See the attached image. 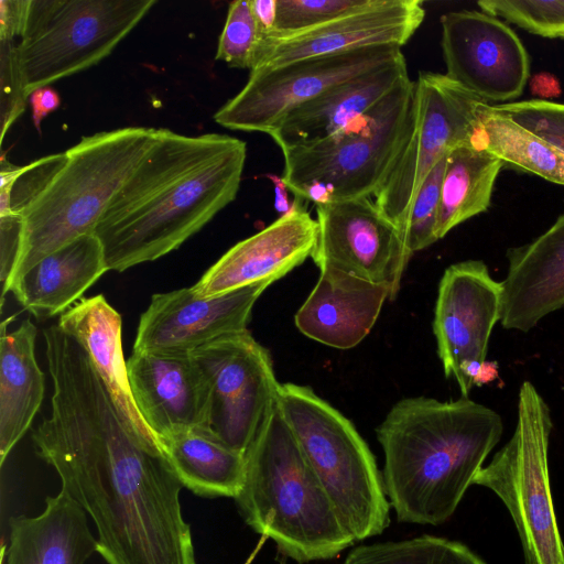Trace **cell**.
Returning <instances> with one entry per match:
<instances>
[{"label": "cell", "mask_w": 564, "mask_h": 564, "mask_svg": "<svg viewBox=\"0 0 564 564\" xmlns=\"http://www.w3.org/2000/svg\"><path fill=\"white\" fill-rule=\"evenodd\" d=\"M491 108L550 142L564 154V104L535 98L491 105Z\"/></svg>", "instance_id": "35"}, {"label": "cell", "mask_w": 564, "mask_h": 564, "mask_svg": "<svg viewBox=\"0 0 564 564\" xmlns=\"http://www.w3.org/2000/svg\"><path fill=\"white\" fill-rule=\"evenodd\" d=\"M262 41L250 8V1H231L218 40L215 58L226 63L229 67L251 70L257 64Z\"/></svg>", "instance_id": "31"}, {"label": "cell", "mask_w": 564, "mask_h": 564, "mask_svg": "<svg viewBox=\"0 0 564 564\" xmlns=\"http://www.w3.org/2000/svg\"><path fill=\"white\" fill-rule=\"evenodd\" d=\"M486 105L445 74L420 72L414 82L411 134L373 194L376 205L402 238L426 176L453 149L471 145Z\"/></svg>", "instance_id": "10"}, {"label": "cell", "mask_w": 564, "mask_h": 564, "mask_svg": "<svg viewBox=\"0 0 564 564\" xmlns=\"http://www.w3.org/2000/svg\"><path fill=\"white\" fill-rule=\"evenodd\" d=\"M530 86L532 93L540 97L538 99L546 100V98H551L560 94V84L557 79L547 73L535 75L532 78Z\"/></svg>", "instance_id": "41"}, {"label": "cell", "mask_w": 564, "mask_h": 564, "mask_svg": "<svg viewBox=\"0 0 564 564\" xmlns=\"http://www.w3.org/2000/svg\"><path fill=\"white\" fill-rule=\"evenodd\" d=\"M258 29L265 40L275 33L276 0H249Z\"/></svg>", "instance_id": "40"}, {"label": "cell", "mask_w": 564, "mask_h": 564, "mask_svg": "<svg viewBox=\"0 0 564 564\" xmlns=\"http://www.w3.org/2000/svg\"><path fill=\"white\" fill-rule=\"evenodd\" d=\"M413 112L414 82L408 77L334 135L283 150L281 181L315 206L373 196L411 134Z\"/></svg>", "instance_id": "6"}, {"label": "cell", "mask_w": 564, "mask_h": 564, "mask_svg": "<svg viewBox=\"0 0 564 564\" xmlns=\"http://www.w3.org/2000/svg\"><path fill=\"white\" fill-rule=\"evenodd\" d=\"M28 6L29 0H0V40L20 39Z\"/></svg>", "instance_id": "38"}, {"label": "cell", "mask_w": 564, "mask_h": 564, "mask_svg": "<svg viewBox=\"0 0 564 564\" xmlns=\"http://www.w3.org/2000/svg\"><path fill=\"white\" fill-rule=\"evenodd\" d=\"M500 324L527 333L564 307V213L532 241L509 248Z\"/></svg>", "instance_id": "20"}, {"label": "cell", "mask_w": 564, "mask_h": 564, "mask_svg": "<svg viewBox=\"0 0 564 564\" xmlns=\"http://www.w3.org/2000/svg\"><path fill=\"white\" fill-rule=\"evenodd\" d=\"M155 0H29L17 58L28 97L85 70L134 29Z\"/></svg>", "instance_id": "9"}, {"label": "cell", "mask_w": 564, "mask_h": 564, "mask_svg": "<svg viewBox=\"0 0 564 564\" xmlns=\"http://www.w3.org/2000/svg\"><path fill=\"white\" fill-rule=\"evenodd\" d=\"M503 162L485 150L460 145L446 156L442 181L437 238L486 212Z\"/></svg>", "instance_id": "28"}, {"label": "cell", "mask_w": 564, "mask_h": 564, "mask_svg": "<svg viewBox=\"0 0 564 564\" xmlns=\"http://www.w3.org/2000/svg\"><path fill=\"white\" fill-rule=\"evenodd\" d=\"M471 145L503 162L564 186V154L550 142L497 112L484 108Z\"/></svg>", "instance_id": "29"}, {"label": "cell", "mask_w": 564, "mask_h": 564, "mask_svg": "<svg viewBox=\"0 0 564 564\" xmlns=\"http://www.w3.org/2000/svg\"><path fill=\"white\" fill-rule=\"evenodd\" d=\"M160 445L180 481L206 497L236 498L246 474L245 455L205 430H185L160 438Z\"/></svg>", "instance_id": "27"}, {"label": "cell", "mask_w": 564, "mask_h": 564, "mask_svg": "<svg viewBox=\"0 0 564 564\" xmlns=\"http://www.w3.org/2000/svg\"><path fill=\"white\" fill-rule=\"evenodd\" d=\"M343 564H486L467 545L445 538L422 535L352 549Z\"/></svg>", "instance_id": "30"}, {"label": "cell", "mask_w": 564, "mask_h": 564, "mask_svg": "<svg viewBox=\"0 0 564 564\" xmlns=\"http://www.w3.org/2000/svg\"><path fill=\"white\" fill-rule=\"evenodd\" d=\"M245 458L239 511L282 555L297 563L329 560L355 543L279 404Z\"/></svg>", "instance_id": "5"}, {"label": "cell", "mask_w": 564, "mask_h": 564, "mask_svg": "<svg viewBox=\"0 0 564 564\" xmlns=\"http://www.w3.org/2000/svg\"><path fill=\"white\" fill-rule=\"evenodd\" d=\"M1 69V142L12 123L21 116L29 99L17 58L15 40H0Z\"/></svg>", "instance_id": "36"}, {"label": "cell", "mask_w": 564, "mask_h": 564, "mask_svg": "<svg viewBox=\"0 0 564 564\" xmlns=\"http://www.w3.org/2000/svg\"><path fill=\"white\" fill-rule=\"evenodd\" d=\"M296 197L291 209L257 234L237 242L192 285L200 296L227 293L283 278L312 257L317 223Z\"/></svg>", "instance_id": "18"}, {"label": "cell", "mask_w": 564, "mask_h": 564, "mask_svg": "<svg viewBox=\"0 0 564 564\" xmlns=\"http://www.w3.org/2000/svg\"><path fill=\"white\" fill-rule=\"evenodd\" d=\"M162 128L126 127L83 137L63 153L28 164L11 193L22 220L10 282L70 241L94 234L110 203L159 141Z\"/></svg>", "instance_id": "4"}, {"label": "cell", "mask_w": 564, "mask_h": 564, "mask_svg": "<svg viewBox=\"0 0 564 564\" xmlns=\"http://www.w3.org/2000/svg\"><path fill=\"white\" fill-rule=\"evenodd\" d=\"M86 511L65 490L36 517L10 520L6 564H84L97 552Z\"/></svg>", "instance_id": "24"}, {"label": "cell", "mask_w": 564, "mask_h": 564, "mask_svg": "<svg viewBox=\"0 0 564 564\" xmlns=\"http://www.w3.org/2000/svg\"><path fill=\"white\" fill-rule=\"evenodd\" d=\"M552 427L549 405L535 387L524 381L513 435L473 481L491 490L507 508L527 564H564L549 470Z\"/></svg>", "instance_id": "8"}, {"label": "cell", "mask_w": 564, "mask_h": 564, "mask_svg": "<svg viewBox=\"0 0 564 564\" xmlns=\"http://www.w3.org/2000/svg\"><path fill=\"white\" fill-rule=\"evenodd\" d=\"M107 271L101 242L87 234L41 259L10 291L24 310L50 318L70 308Z\"/></svg>", "instance_id": "23"}, {"label": "cell", "mask_w": 564, "mask_h": 564, "mask_svg": "<svg viewBox=\"0 0 564 564\" xmlns=\"http://www.w3.org/2000/svg\"><path fill=\"white\" fill-rule=\"evenodd\" d=\"M501 284L485 262L451 264L438 284L433 333L445 376L458 383L462 370L486 361L494 326L500 319Z\"/></svg>", "instance_id": "16"}, {"label": "cell", "mask_w": 564, "mask_h": 564, "mask_svg": "<svg viewBox=\"0 0 564 564\" xmlns=\"http://www.w3.org/2000/svg\"><path fill=\"white\" fill-rule=\"evenodd\" d=\"M446 156L441 159L426 176L410 212L403 240L412 253L438 240L436 229Z\"/></svg>", "instance_id": "33"}, {"label": "cell", "mask_w": 564, "mask_h": 564, "mask_svg": "<svg viewBox=\"0 0 564 564\" xmlns=\"http://www.w3.org/2000/svg\"><path fill=\"white\" fill-rule=\"evenodd\" d=\"M502 432L501 416L468 398L398 401L376 430L384 455V490L398 520L447 521Z\"/></svg>", "instance_id": "3"}, {"label": "cell", "mask_w": 564, "mask_h": 564, "mask_svg": "<svg viewBox=\"0 0 564 564\" xmlns=\"http://www.w3.org/2000/svg\"><path fill=\"white\" fill-rule=\"evenodd\" d=\"M32 121L39 132L43 119L59 107V95L50 86L41 87L29 96Z\"/></svg>", "instance_id": "39"}, {"label": "cell", "mask_w": 564, "mask_h": 564, "mask_svg": "<svg viewBox=\"0 0 564 564\" xmlns=\"http://www.w3.org/2000/svg\"><path fill=\"white\" fill-rule=\"evenodd\" d=\"M246 158L238 138L162 128L95 228L108 270L122 272L180 248L235 200Z\"/></svg>", "instance_id": "2"}, {"label": "cell", "mask_w": 564, "mask_h": 564, "mask_svg": "<svg viewBox=\"0 0 564 564\" xmlns=\"http://www.w3.org/2000/svg\"><path fill=\"white\" fill-rule=\"evenodd\" d=\"M278 404L355 542L381 534L391 507L376 457L355 425L307 386L280 384Z\"/></svg>", "instance_id": "7"}, {"label": "cell", "mask_w": 564, "mask_h": 564, "mask_svg": "<svg viewBox=\"0 0 564 564\" xmlns=\"http://www.w3.org/2000/svg\"><path fill=\"white\" fill-rule=\"evenodd\" d=\"M22 220L12 213L0 217V278H1V305L9 292L10 282L15 269L21 247Z\"/></svg>", "instance_id": "37"}, {"label": "cell", "mask_w": 564, "mask_h": 564, "mask_svg": "<svg viewBox=\"0 0 564 564\" xmlns=\"http://www.w3.org/2000/svg\"><path fill=\"white\" fill-rule=\"evenodd\" d=\"M445 75L488 105L520 97L530 77V57L517 33L482 11L441 17Z\"/></svg>", "instance_id": "14"}, {"label": "cell", "mask_w": 564, "mask_h": 564, "mask_svg": "<svg viewBox=\"0 0 564 564\" xmlns=\"http://www.w3.org/2000/svg\"><path fill=\"white\" fill-rule=\"evenodd\" d=\"M57 325L83 346L130 426L143 438L160 444L131 394L120 314L99 294L75 303L59 316Z\"/></svg>", "instance_id": "25"}, {"label": "cell", "mask_w": 564, "mask_h": 564, "mask_svg": "<svg viewBox=\"0 0 564 564\" xmlns=\"http://www.w3.org/2000/svg\"><path fill=\"white\" fill-rule=\"evenodd\" d=\"M210 388L206 432L245 455L278 404L280 384L269 351L249 330L191 354Z\"/></svg>", "instance_id": "11"}, {"label": "cell", "mask_w": 564, "mask_h": 564, "mask_svg": "<svg viewBox=\"0 0 564 564\" xmlns=\"http://www.w3.org/2000/svg\"><path fill=\"white\" fill-rule=\"evenodd\" d=\"M270 178H272L274 185V207L275 209L281 214H286L291 207L292 204L289 203L288 194H286V186L281 181V177H276L274 175H270Z\"/></svg>", "instance_id": "42"}, {"label": "cell", "mask_w": 564, "mask_h": 564, "mask_svg": "<svg viewBox=\"0 0 564 564\" xmlns=\"http://www.w3.org/2000/svg\"><path fill=\"white\" fill-rule=\"evenodd\" d=\"M43 336L53 394L32 440L94 521L97 552L108 564H196L183 485L161 445L130 426L72 335L55 324Z\"/></svg>", "instance_id": "1"}, {"label": "cell", "mask_w": 564, "mask_h": 564, "mask_svg": "<svg viewBox=\"0 0 564 564\" xmlns=\"http://www.w3.org/2000/svg\"><path fill=\"white\" fill-rule=\"evenodd\" d=\"M404 55L343 82L289 111L267 133L281 151L327 139L382 100L408 78Z\"/></svg>", "instance_id": "21"}, {"label": "cell", "mask_w": 564, "mask_h": 564, "mask_svg": "<svg viewBox=\"0 0 564 564\" xmlns=\"http://www.w3.org/2000/svg\"><path fill=\"white\" fill-rule=\"evenodd\" d=\"M317 239L312 259L319 270L348 273L399 293L412 252L400 230L370 197L316 205Z\"/></svg>", "instance_id": "13"}, {"label": "cell", "mask_w": 564, "mask_h": 564, "mask_svg": "<svg viewBox=\"0 0 564 564\" xmlns=\"http://www.w3.org/2000/svg\"><path fill=\"white\" fill-rule=\"evenodd\" d=\"M270 282L200 296L192 286L152 295L140 317L135 352L189 355L225 336L248 330L252 308Z\"/></svg>", "instance_id": "15"}, {"label": "cell", "mask_w": 564, "mask_h": 564, "mask_svg": "<svg viewBox=\"0 0 564 564\" xmlns=\"http://www.w3.org/2000/svg\"><path fill=\"white\" fill-rule=\"evenodd\" d=\"M0 338V464L24 436L37 413L45 392V377L35 357L36 327L23 321Z\"/></svg>", "instance_id": "26"}, {"label": "cell", "mask_w": 564, "mask_h": 564, "mask_svg": "<svg viewBox=\"0 0 564 564\" xmlns=\"http://www.w3.org/2000/svg\"><path fill=\"white\" fill-rule=\"evenodd\" d=\"M386 300H390V294L381 285L322 269L294 322L303 335L315 341L350 349L370 333Z\"/></svg>", "instance_id": "22"}, {"label": "cell", "mask_w": 564, "mask_h": 564, "mask_svg": "<svg viewBox=\"0 0 564 564\" xmlns=\"http://www.w3.org/2000/svg\"><path fill=\"white\" fill-rule=\"evenodd\" d=\"M133 401L158 441L185 430H206L208 379L189 355L135 352L127 360Z\"/></svg>", "instance_id": "19"}, {"label": "cell", "mask_w": 564, "mask_h": 564, "mask_svg": "<svg viewBox=\"0 0 564 564\" xmlns=\"http://www.w3.org/2000/svg\"><path fill=\"white\" fill-rule=\"evenodd\" d=\"M402 56L401 47L379 45L250 70L247 84L214 120L230 130L268 133L292 109Z\"/></svg>", "instance_id": "12"}, {"label": "cell", "mask_w": 564, "mask_h": 564, "mask_svg": "<svg viewBox=\"0 0 564 564\" xmlns=\"http://www.w3.org/2000/svg\"><path fill=\"white\" fill-rule=\"evenodd\" d=\"M372 2L373 0H276L275 33L270 37L315 28L366 8Z\"/></svg>", "instance_id": "34"}, {"label": "cell", "mask_w": 564, "mask_h": 564, "mask_svg": "<svg viewBox=\"0 0 564 564\" xmlns=\"http://www.w3.org/2000/svg\"><path fill=\"white\" fill-rule=\"evenodd\" d=\"M497 376V364L485 361L475 381L476 386L485 384Z\"/></svg>", "instance_id": "43"}, {"label": "cell", "mask_w": 564, "mask_h": 564, "mask_svg": "<svg viewBox=\"0 0 564 564\" xmlns=\"http://www.w3.org/2000/svg\"><path fill=\"white\" fill-rule=\"evenodd\" d=\"M482 12L547 39H564V0H480Z\"/></svg>", "instance_id": "32"}, {"label": "cell", "mask_w": 564, "mask_h": 564, "mask_svg": "<svg viewBox=\"0 0 564 564\" xmlns=\"http://www.w3.org/2000/svg\"><path fill=\"white\" fill-rule=\"evenodd\" d=\"M424 17L421 0H373L366 8L315 28L263 40L253 69L369 46L402 47Z\"/></svg>", "instance_id": "17"}]
</instances>
